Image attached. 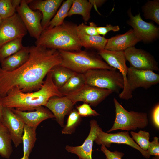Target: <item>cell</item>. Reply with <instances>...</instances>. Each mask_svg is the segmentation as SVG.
<instances>
[{
	"mask_svg": "<svg viewBox=\"0 0 159 159\" xmlns=\"http://www.w3.org/2000/svg\"><path fill=\"white\" fill-rule=\"evenodd\" d=\"M92 6L89 1L87 0H73L67 16L79 14L82 16L84 21H87L90 18V11Z\"/></svg>",
	"mask_w": 159,
	"mask_h": 159,
	"instance_id": "22",
	"label": "cell"
},
{
	"mask_svg": "<svg viewBox=\"0 0 159 159\" xmlns=\"http://www.w3.org/2000/svg\"><path fill=\"white\" fill-rule=\"evenodd\" d=\"M74 104L66 96L53 97L45 105L53 114L58 123L64 127L65 116L72 110Z\"/></svg>",
	"mask_w": 159,
	"mask_h": 159,
	"instance_id": "17",
	"label": "cell"
},
{
	"mask_svg": "<svg viewBox=\"0 0 159 159\" xmlns=\"http://www.w3.org/2000/svg\"><path fill=\"white\" fill-rule=\"evenodd\" d=\"M58 50L61 58L59 65L76 73L84 74L89 70L97 69L116 70L98 56L85 50Z\"/></svg>",
	"mask_w": 159,
	"mask_h": 159,
	"instance_id": "4",
	"label": "cell"
},
{
	"mask_svg": "<svg viewBox=\"0 0 159 159\" xmlns=\"http://www.w3.org/2000/svg\"><path fill=\"white\" fill-rule=\"evenodd\" d=\"M89 1L92 6L94 7L97 12L99 14L97 9V7L101 6L106 1L104 0H89Z\"/></svg>",
	"mask_w": 159,
	"mask_h": 159,
	"instance_id": "39",
	"label": "cell"
},
{
	"mask_svg": "<svg viewBox=\"0 0 159 159\" xmlns=\"http://www.w3.org/2000/svg\"><path fill=\"white\" fill-rule=\"evenodd\" d=\"M1 122L7 129L15 146L17 147L22 143L24 122L11 109L4 107Z\"/></svg>",
	"mask_w": 159,
	"mask_h": 159,
	"instance_id": "14",
	"label": "cell"
},
{
	"mask_svg": "<svg viewBox=\"0 0 159 159\" xmlns=\"http://www.w3.org/2000/svg\"><path fill=\"white\" fill-rule=\"evenodd\" d=\"M90 123V129L89 133L81 145L77 146L67 145L65 147L67 152L76 154L79 159H92L93 142L100 127L95 120H91Z\"/></svg>",
	"mask_w": 159,
	"mask_h": 159,
	"instance_id": "15",
	"label": "cell"
},
{
	"mask_svg": "<svg viewBox=\"0 0 159 159\" xmlns=\"http://www.w3.org/2000/svg\"><path fill=\"white\" fill-rule=\"evenodd\" d=\"M132 138L137 144L143 150L147 151L150 142V135L149 132L140 130L138 132L133 131L130 132Z\"/></svg>",
	"mask_w": 159,
	"mask_h": 159,
	"instance_id": "31",
	"label": "cell"
},
{
	"mask_svg": "<svg viewBox=\"0 0 159 159\" xmlns=\"http://www.w3.org/2000/svg\"><path fill=\"white\" fill-rule=\"evenodd\" d=\"M72 2L73 0H67L64 1L59 10L53 18L51 20L46 29L52 28L62 24L64 22V19L67 16L68 13L72 5Z\"/></svg>",
	"mask_w": 159,
	"mask_h": 159,
	"instance_id": "29",
	"label": "cell"
},
{
	"mask_svg": "<svg viewBox=\"0 0 159 159\" xmlns=\"http://www.w3.org/2000/svg\"><path fill=\"white\" fill-rule=\"evenodd\" d=\"M12 142L7 129L0 121V155L3 158H10L12 152Z\"/></svg>",
	"mask_w": 159,
	"mask_h": 159,
	"instance_id": "24",
	"label": "cell"
},
{
	"mask_svg": "<svg viewBox=\"0 0 159 159\" xmlns=\"http://www.w3.org/2000/svg\"><path fill=\"white\" fill-rule=\"evenodd\" d=\"M141 41L132 29L126 33L117 35L108 39L105 49L114 51H124L134 46Z\"/></svg>",
	"mask_w": 159,
	"mask_h": 159,
	"instance_id": "18",
	"label": "cell"
},
{
	"mask_svg": "<svg viewBox=\"0 0 159 159\" xmlns=\"http://www.w3.org/2000/svg\"><path fill=\"white\" fill-rule=\"evenodd\" d=\"M61 62V56L57 50L39 45L30 47L28 59L16 69L6 71L0 66V97H5L15 87L25 93L39 90L48 73Z\"/></svg>",
	"mask_w": 159,
	"mask_h": 159,
	"instance_id": "1",
	"label": "cell"
},
{
	"mask_svg": "<svg viewBox=\"0 0 159 159\" xmlns=\"http://www.w3.org/2000/svg\"><path fill=\"white\" fill-rule=\"evenodd\" d=\"M16 11L30 36L37 40L38 39L43 31L41 24L42 18L41 12L38 10H32L27 1L25 0H21Z\"/></svg>",
	"mask_w": 159,
	"mask_h": 159,
	"instance_id": "8",
	"label": "cell"
},
{
	"mask_svg": "<svg viewBox=\"0 0 159 159\" xmlns=\"http://www.w3.org/2000/svg\"><path fill=\"white\" fill-rule=\"evenodd\" d=\"M2 20V19L1 18V17L0 16V24Z\"/></svg>",
	"mask_w": 159,
	"mask_h": 159,
	"instance_id": "42",
	"label": "cell"
},
{
	"mask_svg": "<svg viewBox=\"0 0 159 159\" xmlns=\"http://www.w3.org/2000/svg\"><path fill=\"white\" fill-rule=\"evenodd\" d=\"M86 84L84 74L75 72L59 90L63 96H66L79 89Z\"/></svg>",
	"mask_w": 159,
	"mask_h": 159,
	"instance_id": "21",
	"label": "cell"
},
{
	"mask_svg": "<svg viewBox=\"0 0 159 159\" xmlns=\"http://www.w3.org/2000/svg\"><path fill=\"white\" fill-rule=\"evenodd\" d=\"M119 26H112L111 24H107L105 27H97V30L100 35H102L103 37L109 31H112L114 32L118 31L120 30Z\"/></svg>",
	"mask_w": 159,
	"mask_h": 159,
	"instance_id": "37",
	"label": "cell"
},
{
	"mask_svg": "<svg viewBox=\"0 0 159 159\" xmlns=\"http://www.w3.org/2000/svg\"><path fill=\"white\" fill-rule=\"evenodd\" d=\"M113 102L115 108V119L113 126L107 132L118 130L134 131L147 126L148 122L146 113L128 111L115 98Z\"/></svg>",
	"mask_w": 159,
	"mask_h": 159,
	"instance_id": "6",
	"label": "cell"
},
{
	"mask_svg": "<svg viewBox=\"0 0 159 159\" xmlns=\"http://www.w3.org/2000/svg\"><path fill=\"white\" fill-rule=\"evenodd\" d=\"M22 39V37L16 39L0 47V63L5 58L16 52L23 47Z\"/></svg>",
	"mask_w": 159,
	"mask_h": 159,
	"instance_id": "27",
	"label": "cell"
},
{
	"mask_svg": "<svg viewBox=\"0 0 159 159\" xmlns=\"http://www.w3.org/2000/svg\"><path fill=\"white\" fill-rule=\"evenodd\" d=\"M27 31L17 13L10 17L2 19L0 24V47L14 39L23 38Z\"/></svg>",
	"mask_w": 159,
	"mask_h": 159,
	"instance_id": "11",
	"label": "cell"
},
{
	"mask_svg": "<svg viewBox=\"0 0 159 159\" xmlns=\"http://www.w3.org/2000/svg\"><path fill=\"white\" fill-rule=\"evenodd\" d=\"M11 0H0V16L2 19L10 17L16 13Z\"/></svg>",
	"mask_w": 159,
	"mask_h": 159,
	"instance_id": "32",
	"label": "cell"
},
{
	"mask_svg": "<svg viewBox=\"0 0 159 159\" xmlns=\"http://www.w3.org/2000/svg\"><path fill=\"white\" fill-rule=\"evenodd\" d=\"M124 52L130 67L142 70H159L158 63L153 56L147 51L133 46L127 48Z\"/></svg>",
	"mask_w": 159,
	"mask_h": 159,
	"instance_id": "12",
	"label": "cell"
},
{
	"mask_svg": "<svg viewBox=\"0 0 159 159\" xmlns=\"http://www.w3.org/2000/svg\"><path fill=\"white\" fill-rule=\"evenodd\" d=\"M78 34L82 47L95 49L98 51L105 49L107 39L100 35L90 36L78 32Z\"/></svg>",
	"mask_w": 159,
	"mask_h": 159,
	"instance_id": "23",
	"label": "cell"
},
{
	"mask_svg": "<svg viewBox=\"0 0 159 159\" xmlns=\"http://www.w3.org/2000/svg\"><path fill=\"white\" fill-rule=\"evenodd\" d=\"M50 72L53 82L58 89L75 73L71 70L59 65L54 67Z\"/></svg>",
	"mask_w": 159,
	"mask_h": 159,
	"instance_id": "26",
	"label": "cell"
},
{
	"mask_svg": "<svg viewBox=\"0 0 159 159\" xmlns=\"http://www.w3.org/2000/svg\"><path fill=\"white\" fill-rule=\"evenodd\" d=\"M77 25L64 22L61 25L44 30L35 45L57 50L77 51L82 47Z\"/></svg>",
	"mask_w": 159,
	"mask_h": 159,
	"instance_id": "3",
	"label": "cell"
},
{
	"mask_svg": "<svg viewBox=\"0 0 159 159\" xmlns=\"http://www.w3.org/2000/svg\"><path fill=\"white\" fill-rule=\"evenodd\" d=\"M89 25L82 23L77 26V32L90 36L99 35L97 30V25L94 22H91Z\"/></svg>",
	"mask_w": 159,
	"mask_h": 159,
	"instance_id": "33",
	"label": "cell"
},
{
	"mask_svg": "<svg viewBox=\"0 0 159 159\" xmlns=\"http://www.w3.org/2000/svg\"><path fill=\"white\" fill-rule=\"evenodd\" d=\"M3 106L2 104V98L0 97V121H2Z\"/></svg>",
	"mask_w": 159,
	"mask_h": 159,
	"instance_id": "40",
	"label": "cell"
},
{
	"mask_svg": "<svg viewBox=\"0 0 159 159\" xmlns=\"http://www.w3.org/2000/svg\"><path fill=\"white\" fill-rule=\"evenodd\" d=\"M146 19L152 20L159 25V0H148L142 7Z\"/></svg>",
	"mask_w": 159,
	"mask_h": 159,
	"instance_id": "28",
	"label": "cell"
},
{
	"mask_svg": "<svg viewBox=\"0 0 159 159\" xmlns=\"http://www.w3.org/2000/svg\"><path fill=\"white\" fill-rule=\"evenodd\" d=\"M101 150L105 154L107 159H122L124 155L123 153L117 150L111 151L103 145H101Z\"/></svg>",
	"mask_w": 159,
	"mask_h": 159,
	"instance_id": "36",
	"label": "cell"
},
{
	"mask_svg": "<svg viewBox=\"0 0 159 159\" xmlns=\"http://www.w3.org/2000/svg\"><path fill=\"white\" fill-rule=\"evenodd\" d=\"M128 95L129 99L132 92L139 87L147 89L159 82V75L153 71L142 70L131 67H128L127 74Z\"/></svg>",
	"mask_w": 159,
	"mask_h": 159,
	"instance_id": "7",
	"label": "cell"
},
{
	"mask_svg": "<svg viewBox=\"0 0 159 159\" xmlns=\"http://www.w3.org/2000/svg\"><path fill=\"white\" fill-rule=\"evenodd\" d=\"M37 128L25 124L22 137L23 143V155L29 157L34 146L37 140Z\"/></svg>",
	"mask_w": 159,
	"mask_h": 159,
	"instance_id": "25",
	"label": "cell"
},
{
	"mask_svg": "<svg viewBox=\"0 0 159 159\" xmlns=\"http://www.w3.org/2000/svg\"><path fill=\"white\" fill-rule=\"evenodd\" d=\"M81 117L77 110H72L69 113L67 123L62 130V133L66 134H72L80 122Z\"/></svg>",
	"mask_w": 159,
	"mask_h": 159,
	"instance_id": "30",
	"label": "cell"
},
{
	"mask_svg": "<svg viewBox=\"0 0 159 159\" xmlns=\"http://www.w3.org/2000/svg\"><path fill=\"white\" fill-rule=\"evenodd\" d=\"M98 145L109 147L112 143L125 144L138 150L145 158L148 159L150 155L147 151L143 150L134 141L128 131L115 133H109L103 132L100 127L95 141Z\"/></svg>",
	"mask_w": 159,
	"mask_h": 159,
	"instance_id": "13",
	"label": "cell"
},
{
	"mask_svg": "<svg viewBox=\"0 0 159 159\" xmlns=\"http://www.w3.org/2000/svg\"><path fill=\"white\" fill-rule=\"evenodd\" d=\"M29 157L26 156H23L20 159H29Z\"/></svg>",
	"mask_w": 159,
	"mask_h": 159,
	"instance_id": "41",
	"label": "cell"
},
{
	"mask_svg": "<svg viewBox=\"0 0 159 159\" xmlns=\"http://www.w3.org/2000/svg\"><path fill=\"white\" fill-rule=\"evenodd\" d=\"M76 107L78 114L81 117L97 116L99 115L96 111L92 109L89 104L86 103H84Z\"/></svg>",
	"mask_w": 159,
	"mask_h": 159,
	"instance_id": "34",
	"label": "cell"
},
{
	"mask_svg": "<svg viewBox=\"0 0 159 159\" xmlns=\"http://www.w3.org/2000/svg\"><path fill=\"white\" fill-rule=\"evenodd\" d=\"M63 96L52 80L50 71L41 87L32 92H24L17 87L13 88L4 97L1 98L3 107L19 110L30 111L41 106H45L53 97Z\"/></svg>",
	"mask_w": 159,
	"mask_h": 159,
	"instance_id": "2",
	"label": "cell"
},
{
	"mask_svg": "<svg viewBox=\"0 0 159 159\" xmlns=\"http://www.w3.org/2000/svg\"><path fill=\"white\" fill-rule=\"evenodd\" d=\"M22 120L25 124L31 127L37 128L43 121L47 119L54 118L52 112L47 108L39 106L35 110L28 112L11 109Z\"/></svg>",
	"mask_w": 159,
	"mask_h": 159,
	"instance_id": "19",
	"label": "cell"
},
{
	"mask_svg": "<svg viewBox=\"0 0 159 159\" xmlns=\"http://www.w3.org/2000/svg\"><path fill=\"white\" fill-rule=\"evenodd\" d=\"M113 92L111 90L86 84L79 89L66 96L74 105L82 101L96 106Z\"/></svg>",
	"mask_w": 159,
	"mask_h": 159,
	"instance_id": "9",
	"label": "cell"
},
{
	"mask_svg": "<svg viewBox=\"0 0 159 159\" xmlns=\"http://www.w3.org/2000/svg\"><path fill=\"white\" fill-rule=\"evenodd\" d=\"M147 151L150 155L159 156V138L157 137H154L153 140L150 142Z\"/></svg>",
	"mask_w": 159,
	"mask_h": 159,
	"instance_id": "35",
	"label": "cell"
},
{
	"mask_svg": "<svg viewBox=\"0 0 159 159\" xmlns=\"http://www.w3.org/2000/svg\"><path fill=\"white\" fill-rule=\"evenodd\" d=\"M29 46H23L19 50L6 58L1 63V68L6 71H13L23 65L28 58Z\"/></svg>",
	"mask_w": 159,
	"mask_h": 159,
	"instance_id": "20",
	"label": "cell"
},
{
	"mask_svg": "<svg viewBox=\"0 0 159 159\" xmlns=\"http://www.w3.org/2000/svg\"><path fill=\"white\" fill-rule=\"evenodd\" d=\"M129 9L127 13L129 19L127 23L132 28L141 41L149 43L157 39L159 36V28L152 22H147L141 18L140 13L134 16Z\"/></svg>",
	"mask_w": 159,
	"mask_h": 159,
	"instance_id": "10",
	"label": "cell"
},
{
	"mask_svg": "<svg viewBox=\"0 0 159 159\" xmlns=\"http://www.w3.org/2000/svg\"><path fill=\"white\" fill-rule=\"evenodd\" d=\"M152 120L153 123L158 128L159 127V105L157 104L154 107L152 112Z\"/></svg>",
	"mask_w": 159,
	"mask_h": 159,
	"instance_id": "38",
	"label": "cell"
},
{
	"mask_svg": "<svg viewBox=\"0 0 159 159\" xmlns=\"http://www.w3.org/2000/svg\"><path fill=\"white\" fill-rule=\"evenodd\" d=\"M29 7L33 10H38L42 14L41 24L43 30L47 27L51 19L54 16L62 0H37L26 1Z\"/></svg>",
	"mask_w": 159,
	"mask_h": 159,
	"instance_id": "16",
	"label": "cell"
},
{
	"mask_svg": "<svg viewBox=\"0 0 159 159\" xmlns=\"http://www.w3.org/2000/svg\"><path fill=\"white\" fill-rule=\"evenodd\" d=\"M87 84L111 90L119 93L124 87L123 78L116 70L97 69L88 70L83 74Z\"/></svg>",
	"mask_w": 159,
	"mask_h": 159,
	"instance_id": "5",
	"label": "cell"
}]
</instances>
